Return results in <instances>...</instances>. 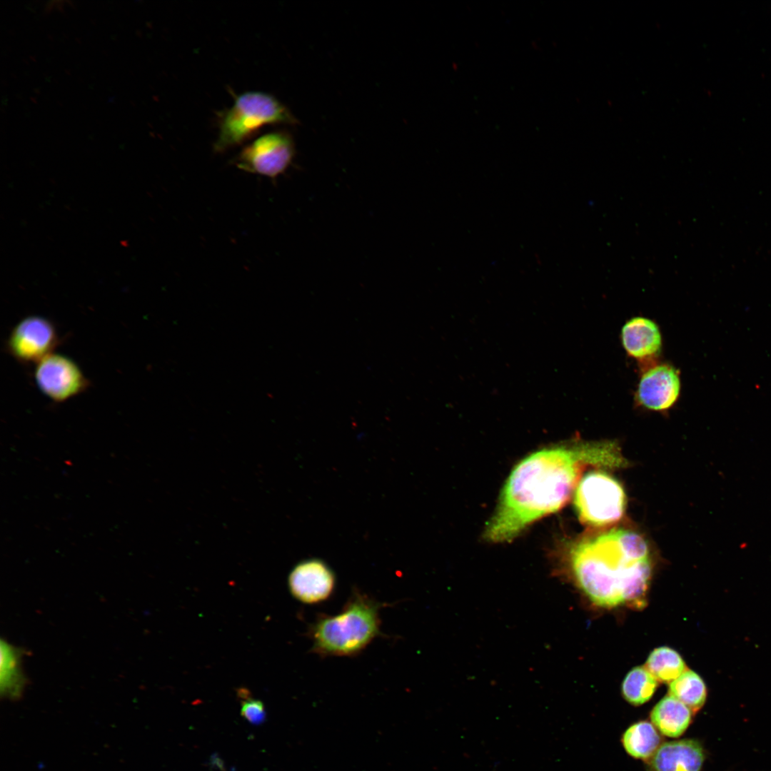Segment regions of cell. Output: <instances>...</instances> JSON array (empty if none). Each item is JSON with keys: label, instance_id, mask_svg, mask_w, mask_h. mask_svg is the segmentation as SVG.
<instances>
[{"label": "cell", "instance_id": "d6986e66", "mask_svg": "<svg viewBox=\"0 0 771 771\" xmlns=\"http://www.w3.org/2000/svg\"><path fill=\"white\" fill-rule=\"evenodd\" d=\"M238 695L243 699L241 702V715L252 725L263 724L266 719L263 703L261 700L251 698L246 689H240Z\"/></svg>", "mask_w": 771, "mask_h": 771}, {"label": "cell", "instance_id": "277c9868", "mask_svg": "<svg viewBox=\"0 0 771 771\" xmlns=\"http://www.w3.org/2000/svg\"><path fill=\"white\" fill-rule=\"evenodd\" d=\"M296 123L288 109L274 96L260 91L245 92L236 96L233 106L221 115L214 150L221 153L237 146L264 126Z\"/></svg>", "mask_w": 771, "mask_h": 771}, {"label": "cell", "instance_id": "ba28073f", "mask_svg": "<svg viewBox=\"0 0 771 771\" xmlns=\"http://www.w3.org/2000/svg\"><path fill=\"white\" fill-rule=\"evenodd\" d=\"M59 343L56 329L51 321L39 316L22 319L12 329L6 343L8 352L17 361L38 363Z\"/></svg>", "mask_w": 771, "mask_h": 771}, {"label": "cell", "instance_id": "9a60e30c", "mask_svg": "<svg viewBox=\"0 0 771 771\" xmlns=\"http://www.w3.org/2000/svg\"><path fill=\"white\" fill-rule=\"evenodd\" d=\"M660 737L652 723L640 721L632 725L623 736L627 752L639 759H648L660 746Z\"/></svg>", "mask_w": 771, "mask_h": 771}, {"label": "cell", "instance_id": "e0dca14e", "mask_svg": "<svg viewBox=\"0 0 771 771\" xmlns=\"http://www.w3.org/2000/svg\"><path fill=\"white\" fill-rule=\"evenodd\" d=\"M661 682H671L687 670L685 663L675 650L659 647L649 655L645 666Z\"/></svg>", "mask_w": 771, "mask_h": 771}, {"label": "cell", "instance_id": "5b68a950", "mask_svg": "<svg viewBox=\"0 0 771 771\" xmlns=\"http://www.w3.org/2000/svg\"><path fill=\"white\" fill-rule=\"evenodd\" d=\"M574 505L580 520L593 527H604L623 516L626 496L620 483L603 470L585 474L574 493Z\"/></svg>", "mask_w": 771, "mask_h": 771}, {"label": "cell", "instance_id": "4fadbf2b", "mask_svg": "<svg viewBox=\"0 0 771 771\" xmlns=\"http://www.w3.org/2000/svg\"><path fill=\"white\" fill-rule=\"evenodd\" d=\"M650 720L660 733L667 737H677L682 735L690 724L692 710L669 695L653 707Z\"/></svg>", "mask_w": 771, "mask_h": 771}, {"label": "cell", "instance_id": "52a82bcc", "mask_svg": "<svg viewBox=\"0 0 771 771\" xmlns=\"http://www.w3.org/2000/svg\"><path fill=\"white\" fill-rule=\"evenodd\" d=\"M34 378L40 390L57 403L81 393L89 386L84 373L73 360L56 353L47 356L37 363Z\"/></svg>", "mask_w": 771, "mask_h": 771}, {"label": "cell", "instance_id": "9c48e42d", "mask_svg": "<svg viewBox=\"0 0 771 771\" xmlns=\"http://www.w3.org/2000/svg\"><path fill=\"white\" fill-rule=\"evenodd\" d=\"M336 575L331 568L320 559H309L296 565L288 576L292 595L306 604L328 600L336 587Z\"/></svg>", "mask_w": 771, "mask_h": 771}, {"label": "cell", "instance_id": "ac0fdd59", "mask_svg": "<svg viewBox=\"0 0 771 771\" xmlns=\"http://www.w3.org/2000/svg\"><path fill=\"white\" fill-rule=\"evenodd\" d=\"M657 680L644 666L633 668L625 677L622 684L624 698L634 705L647 702L655 693Z\"/></svg>", "mask_w": 771, "mask_h": 771}, {"label": "cell", "instance_id": "8992f818", "mask_svg": "<svg viewBox=\"0 0 771 771\" xmlns=\"http://www.w3.org/2000/svg\"><path fill=\"white\" fill-rule=\"evenodd\" d=\"M294 154L295 146L291 135L273 131L243 148L236 159V165L246 172L275 178L287 170Z\"/></svg>", "mask_w": 771, "mask_h": 771}, {"label": "cell", "instance_id": "5bb4252c", "mask_svg": "<svg viewBox=\"0 0 771 771\" xmlns=\"http://www.w3.org/2000/svg\"><path fill=\"white\" fill-rule=\"evenodd\" d=\"M22 652L7 641L1 640L0 687L1 696L18 699L21 696L26 680L21 665Z\"/></svg>", "mask_w": 771, "mask_h": 771}, {"label": "cell", "instance_id": "30bf717a", "mask_svg": "<svg viewBox=\"0 0 771 771\" xmlns=\"http://www.w3.org/2000/svg\"><path fill=\"white\" fill-rule=\"evenodd\" d=\"M680 393L678 371L662 363L647 369L641 376L636 390V400L644 408L663 411L670 408Z\"/></svg>", "mask_w": 771, "mask_h": 771}, {"label": "cell", "instance_id": "6da1fadb", "mask_svg": "<svg viewBox=\"0 0 771 771\" xmlns=\"http://www.w3.org/2000/svg\"><path fill=\"white\" fill-rule=\"evenodd\" d=\"M615 441H575L535 452L515 465L484 531L491 543L513 540L530 524L562 508L588 466H626Z\"/></svg>", "mask_w": 771, "mask_h": 771}, {"label": "cell", "instance_id": "8fae6325", "mask_svg": "<svg viewBox=\"0 0 771 771\" xmlns=\"http://www.w3.org/2000/svg\"><path fill=\"white\" fill-rule=\"evenodd\" d=\"M705 759L700 742L683 739L660 744L649 766L652 771H701Z\"/></svg>", "mask_w": 771, "mask_h": 771}, {"label": "cell", "instance_id": "7a4b0ae2", "mask_svg": "<svg viewBox=\"0 0 771 771\" xmlns=\"http://www.w3.org/2000/svg\"><path fill=\"white\" fill-rule=\"evenodd\" d=\"M562 567L595 605L645 607L652 573L650 549L638 533L613 528L568 543Z\"/></svg>", "mask_w": 771, "mask_h": 771}, {"label": "cell", "instance_id": "7c38bea8", "mask_svg": "<svg viewBox=\"0 0 771 771\" xmlns=\"http://www.w3.org/2000/svg\"><path fill=\"white\" fill-rule=\"evenodd\" d=\"M621 339L627 353L638 360L655 356L662 347L659 327L653 321L644 317L628 320L622 328Z\"/></svg>", "mask_w": 771, "mask_h": 771}, {"label": "cell", "instance_id": "3957f363", "mask_svg": "<svg viewBox=\"0 0 771 771\" xmlns=\"http://www.w3.org/2000/svg\"><path fill=\"white\" fill-rule=\"evenodd\" d=\"M384 605L353 589L341 611L333 615H321L310 625L311 651L321 657L358 655L383 635L380 610Z\"/></svg>", "mask_w": 771, "mask_h": 771}, {"label": "cell", "instance_id": "2e32d148", "mask_svg": "<svg viewBox=\"0 0 771 771\" xmlns=\"http://www.w3.org/2000/svg\"><path fill=\"white\" fill-rule=\"evenodd\" d=\"M668 691L670 695L682 702L694 712L704 705L707 694L702 678L688 669L669 683Z\"/></svg>", "mask_w": 771, "mask_h": 771}]
</instances>
